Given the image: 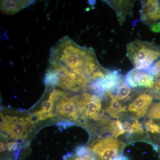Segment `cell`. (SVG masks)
I'll return each instance as SVG.
<instances>
[{
    "mask_svg": "<svg viewBox=\"0 0 160 160\" xmlns=\"http://www.w3.org/2000/svg\"><path fill=\"white\" fill-rule=\"evenodd\" d=\"M93 51L92 48L81 47L66 36L61 39L52 49L49 61L61 63L78 75L88 78L84 73V69Z\"/></svg>",
    "mask_w": 160,
    "mask_h": 160,
    "instance_id": "cell-1",
    "label": "cell"
},
{
    "mask_svg": "<svg viewBox=\"0 0 160 160\" xmlns=\"http://www.w3.org/2000/svg\"><path fill=\"white\" fill-rule=\"evenodd\" d=\"M126 50L134 69L147 70L160 57V48L153 42L135 40L127 45Z\"/></svg>",
    "mask_w": 160,
    "mask_h": 160,
    "instance_id": "cell-2",
    "label": "cell"
},
{
    "mask_svg": "<svg viewBox=\"0 0 160 160\" xmlns=\"http://www.w3.org/2000/svg\"><path fill=\"white\" fill-rule=\"evenodd\" d=\"M50 68L58 72L59 80L57 86L73 92H78L85 88L89 82V79L80 76L72 72L58 62H50Z\"/></svg>",
    "mask_w": 160,
    "mask_h": 160,
    "instance_id": "cell-3",
    "label": "cell"
},
{
    "mask_svg": "<svg viewBox=\"0 0 160 160\" xmlns=\"http://www.w3.org/2000/svg\"><path fill=\"white\" fill-rule=\"evenodd\" d=\"M126 145L113 138L108 137L95 142L90 149L102 160H114L122 155Z\"/></svg>",
    "mask_w": 160,
    "mask_h": 160,
    "instance_id": "cell-4",
    "label": "cell"
},
{
    "mask_svg": "<svg viewBox=\"0 0 160 160\" xmlns=\"http://www.w3.org/2000/svg\"><path fill=\"white\" fill-rule=\"evenodd\" d=\"M102 98L99 96L91 95L88 93L80 95L78 101V111L82 119L90 118L95 121L101 120L102 122L106 119L102 109Z\"/></svg>",
    "mask_w": 160,
    "mask_h": 160,
    "instance_id": "cell-5",
    "label": "cell"
},
{
    "mask_svg": "<svg viewBox=\"0 0 160 160\" xmlns=\"http://www.w3.org/2000/svg\"><path fill=\"white\" fill-rule=\"evenodd\" d=\"M123 82L122 76L119 72L110 71L105 77L96 80L89 87L102 98L109 92L112 93L114 92Z\"/></svg>",
    "mask_w": 160,
    "mask_h": 160,
    "instance_id": "cell-6",
    "label": "cell"
},
{
    "mask_svg": "<svg viewBox=\"0 0 160 160\" xmlns=\"http://www.w3.org/2000/svg\"><path fill=\"white\" fill-rule=\"evenodd\" d=\"M1 129L5 132L6 135H9V138H13L18 140L23 139L27 137L26 126L28 122L26 118L10 116L4 117L1 114Z\"/></svg>",
    "mask_w": 160,
    "mask_h": 160,
    "instance_id": "cell-7",
    "label": "cell"
},
{
    "mask_svg": "<svg viewBox=\"0 0 160 160\" xmlns=\"http://www.w3.org/2000/svg\"><path fill=\"white\" fill-rule=\"evenodd\" d=\"M125 83L132 88L144 87L152 89L155 84L154 77L146 70L134 69L126 74Z\"/></svg>",
    "mask_w": 160,
    "mask_h": 160,
    "instance_id": "cell-8",
    "label": "cell"
},
{
    "mask_svg": "<svg viewBox=\"0 0 160 160\" xmlns=\"http://www.w3.org/2000/svg\"><path fill=\"white\" fill-rule=\"evenodd\" d=\"M79 98V95H75L70 98L67 97L62 98L56 106L57 114L77 121Z\"/></svg>",
    "mask_w": 160,
    "mask_h": 160,
    "instance_id": "cell-9",
    "label": "cell"
},
{
    "mask_svg": "<svg viewBox=\"0 0 160 160\" xmlns=\"http://www.w3.org/2000/svg\"><path fill=\"white\" fill-rule=\"evenodd\" d=\"M152 101L153 96L152 95L142 93L127 106V111L133 114L136 119L141 118L146 115Z\"/></svg>",
    "mask_w": 160,
    "mask_h": 160,
    "instance_id": "cell-10",
    "label": "cell"
},
{
    "mask_svg": "<svg viewBox=\"0 0 160 160\" xmlns=\"http://www.w3.org/2000/svg\"><path fill=\"white\" fill-rule=\"evenodd\" d=\"M141 18L143 22L147 25H153L160 20L159 1H142Z\"/></svg>",
    "mask_w": 160,
    "mask_h": 160,
    "instance_id": "cell-11",
    "label": "cell"
},
{
    "mask_svg": "<svg viewBox=\"0 0 160 160\" xmlns=\"http://www.w3.org/2000/svg\"><path fill=\"white\" fill-rule=\"evenodd\" d=\"M109 71L100 65L97 59L95 51L90 55L87 60L84 69V73L89 80L100 79L105 77Z\"/></svg>",
    "mask_w": 160,
    "mask_h": 160,
    "instance_id": "cell-12",
    "label": "cell"
},
{
    "mask_svg": "<svg viewBox=\"0 0 160 160\" xmlns=\"http://www.w3.org/2000/svg\"><path fill=\"white\" fill-rule=\"evenodd\" d=\"M109 98V105L105 110L109 116L113 118H119L122 113L127 111V108L120 100L110 92L107 93Z\"/></svg>",
    "mask_w": 160,
    "mask_h": 160,
    "instance_id": "cell-13",
    "label": "cell"
},
{
    "mask_svg": "<svg viewBox=\"0 0 160 160\" xmlns=\"http://www.w3.org/2000/svg\"><path fill=\"white\" fill-rule=\"evenodd\" d=\"M30 1H2L1 2V10L8 14H12L30 5Z\"/></svg>",
    "mask_w": 160,
    "mask_h": 160,
    "instance_id": "cell-14",
    "label": "cell"
},
{
    "mask_svg": "<svg viewBox=\"0 0 160 160\" xmlns=\"http://www.w3.org/2000/svg\"><path fill=\"white\" fill-rule=\"evenodd\" d=\"M109 5L111 6L112 8L114 9L115 11L117 13V16L120 22H122V16L123 20V13L124 12H129V10H126V9H132V3L130 1H109Z\"/></svg>",
    "mask_w": 160,
    "mask_h": 160,
    "instance_id": "cell-15",
    "label": "cell"
},
{
    "mask_svg": "<svg viewBox=\"0 0 160 160\" xmlns=\"http://www.w3.org/2000/svg\"><path fill=\"white\" fill-rule=\"evenodd\" d=\"M131 91V88L124 81L116 89L114 95L120 101H126L130 98Z\"/></svg>",
    "mask_w": 160,
    "mask_h": 160,
    "instance_id": "cell-16",
    "label": "cell"
},
{
    "mask_svg": "<svg viewBox=\"0 0 160 160\" xmlns=\"http://www.w3.org/2000/svg\"><path fill=\"white\" fill-rule=\"evenodd\" d=\"M59 80V75L58 72L52 68L49 67L45 75V82L46 86H57Z\"/></svg>",
    "mask_w": 160,
    "mask_h": 160,
    "instance_id": "cell-17",
    "label": "cell"
},
{
    "mask_svg": "<svg viewBox=\"0 0 160 160\" xmlns=\"http://www.w3.org/2000/svg\"><path fill=\"white\" fill-rule=\"evenodd\" d=\"M148 117L152 120H160V103H155L150 107Z\"/></svg>",
    "mask_w": 160,
    "mask_h": 160,
    "instance_id": "cell-18",
    "label": "cell"
},
{
    "mask_svg": "<svg viewBox=\"0 0 160 160\" xmlns=\"http://www.w3.org/2000/svg\"><path fill=\"white\" fill-rule=\"evenodd\" d=\"M63 160H97L95 155L94 152L92 154L89 156L86 157H79L75 154L74 155L66 156V158H64Z\"/></svg>",
    "mask_w": 160,
    "mask_h": 160,
    "instance_id": "cell-19",
    "label": "cell"
},
{
    "mask_svg": "<svg viewBox=\"0 0 160 160\" xmlns=\"http://www.w3.org/2000/svg\"><path fill=\"white\" fill-rule=\"evenodd\" d=\"M36 115L37 116L39 121L46 120V119L51 118L53 117V112L52 111H44L42 110L37 112H34Z\"/></svg>",
    "mask_w": 160,
    "mask_h": 160,
    "instance_id": "cell-20",
    "label": "cell"
},
{
    "mask_svg": "<svg viewBox=\"0 0 160 160\" xmlns=\"http://www.w3.org/2000/svg\"><path fill=\"white\" fill-rule=\"evenodd\" d=\"M133 132L135 134H142L145 133L142 125L138 120H135L132 123Z\"/></svg>",
    "mask_w": 160,
    "mask_h": 160,
    "instance_id": "cell-21",
    "label": "cell"
},
{
    "mask_svg": "<svg viewBox=\"0 0 160 160\" xmlns=\"http://www.w3.org/2000/svg\"><path fill=\"white\" fill-rule=\"evenodd\" d=\"M153 95L160 100V78L155 81V84L153 88Z\"/></svg>",
    "mask_w": 160,
    "mask_h": 160,
    "instance_id": "cell-22",
    "label": "cell"
},
{
    "mask_svg": "<svg viewBox=\"0 0 160 160\" xmlns=\"http://www.w3.org/2000/svg\"><path fill=\"white\" fill-rule=\"evenodd\" d=\"M122 128L123 131L124 132H128V133L130 134L133 133V126L132 124L128 122V121H125V122H122Z\"/></svg>",
    "mask_w": 160,
    "mask_h": 160,
    "instance_id": "cell-23",
    "label": "cell"
},
{
    "mask_svg": "<svg viewBox=\"0 0 160 160\" xmlns=\"http://www.w3.org/2000/svg\"><path fill=\"white\" fill-rule=\"evenodd\" d=\"M53 103L50 100L44 101L42 104V110L44 111H51Z\"/></svg>",
    "mask_w": 160,
    "mask_h": 160,
    "instance_id": "cell-24",
    "label": "cell"
},
{
    "mask_svg": "<svg viewBox=\"0 0 160 160\" xmlns=\"http://www.w3.org/2000/svg\"><path fill=\"white\" fill-rule=\"evenodd\" d=\"M73 123H74L70 121L66 120L65 121H61V122L58 123V126H62L64 128H66V127L73 126V125H74V124H73Z\"/></svg>",
    "mask_w": 160,
    "mask_h": 160,
    "instance_id": "cell-25",
    "label": "cell"
},
{
    "mask_svg": "<svg viewBox=\"0 0 160 160\" xmlns=\"http://www.w3.org/2000/svg\"><path fill=\"white\" fill-rule=\"evenodd\" d=\"M7 146H8V150L9 151H15L18 148V144L15 142H12L8 143Z\"/></svg>",
    "mask_w": 160,
    "mask_h": 160,
    "instance_id": "cell-26",
    "label": "cell"
},
{
    "mask_svg": "<svg viewBox=\"0 0 160 160\" xmlns=\"http://www.w3.org/2000/svg\"><path fill=\"white\" fill-rule=\"evenodd\" d=\"M152 31L155 32H160V23H155L151 26Z\"/></svg>",
    "mask_w": 160,
    "mask_h": 160,
    "instance_id": "cell-27",
    "label": "cell"
},
{
    "mask_svg": "<svg viewBox=\"0 0 160 160\" xmlns=\"http://www.w3.org/2000/svg\"><path fill=\"white\" fill-rule=\"evenodd\" d=\"M114 160H130V159L127 157L121 155L120 156L116 158Z\"/></svg>",
    "mask_w": 160,
    "mask_h": 160,
    "instance_id": "cell-28",
    "label": "cell"
},
{
    "mask_svg": "<svg viewBox=\"0 0 160 160\" xmlns=\"http://www.w3.org/2000/svg\"><path fill=\"white\" fill-rule=\"evenodd\" d=\"M8 148L7 145H6L5 143H1V151L4 152L6 151Z\"/></svg>",
    "mask_w": 160,
    "mask_h": 160,
    "instance_id": "cell-29",
    "label": "cell"
}]
</instances>
